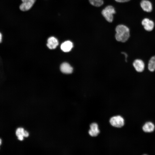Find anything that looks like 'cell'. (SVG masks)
Listing matches in <instances>:
<instances>
[{"label": "cell", "mask_w": 155, "mask_h": 155, "mask_svg": "<svg viewBox=\"0 0 155 155\" xmlns=\"http://www.w3.org/2000/svg\"><path fill=\"white\" fill-rule=\"evenodd\" d=\"M115 31V38L117 41L124 42L129 39L130 36V31L129 28L126 26L119 25L116 27Z\"/></svg>", "instance_id": "obj_1"}, {"label": "cell", "mask_w": 155, "mask_h": 155, "mask_svg": "<svg viewBox=\"0 0 155 155\" xmlns=\"http://www.w3.org/2000/svg\"><path fill=\"white\" fill-rule=\"evenodd\" d=\"M115 13L114 7L111 5L106 6L102 11V13L105 19L109 22L113 20V14Z\"/></svg>", "instance_id": "obj_2"}, {"label": "cell", "mask_w": 155, "mask_h": 155, "mask_svg": "<svg viewBox=\"0 0 155 155\" xmlns=\"http://www.w3.org/2000/svg\"><path fill=\"white\" fill-rule=\"evenodd\" d=\"M110 124L113 127L120 128L124 125V119L120 116H117L112 117L110 119Z\"/></svg>", "instance_id": "obj_3"}, {"label": "cell", "mask_w": 155, "mask_h": 155, "mask_svg": "<svg viewBox=\"0 0 155 155\" xmlns=\"http://www.w3.org/2000/svg\"><path fill=\"white\" fill-rule=\"evenodd\" d=\"M36 0H22V3L20 6V9L23 11L29 10L33 6Z\"/></svg>", "instance_id": "obj_4"}, {"label": "cell", "mask_w": 155, "mask_h": 155, "mask_svg": "<svg viewBox=\"0 0 155 155\" xmlns=\"http://www.w3.org/2000/svg\"><path fill=\"white\" fill-rule=\"evenodd\" d=\"M133 66L136 71L141 72L144 70L145 64L141 59H137L135 60L133 63Z\"/></svg>", "instance_id": "obj_5"}, {"label": "cell", "mask_w": 155, "mask_h": 155, "mask_svg": "<svg viewBox=\"0 0 155 155\" xmlns=\"http://www.w3.org/2000/svg\"><path fill=\"white\" fill-rule=\"evenodd\" d=\"M142 24L144 29L148 31L152 30L154 27V22L147 18H145L143 19L142 21Z\"/></svg>", "instance_id": "obj_6"}, {"label": "cell", "mask_w": 155, "mask_h": 155, "mask_svg": "<svg viewBox=\"0 0 155 155\" xmlns=\"http://www.w3.org/2000/svg\"><path fill=\"white\" fill-rule=\"evenodd\" d=\"M90 129L88 131L89 134L92 137H96L100 133L98 124L95 123H91L90 125Z\"/></svg>", "instance_id": "obj_7"}, {"label": "cell", "mask_w": 155, "mask_h": 155, "mask_svg": "<svg viewBox=\"0 0 155 155\" xmlns=\"http://www.w3.org/2000/svg\"><path fill=\"white\" fill-rule=\"evenodd\" d=\"M140 6L143 10L146 12H150L152 10V4L148 0H142L140 3Z\"/></svg>", "instance_id": "obj_8"}, {"label": "cell", "mask_w": 155, "mask_h": 155, "mask_svg": "<svg viewBox=\"0 0 155 155\" xmlns=\"http://www.w3.org/2000/svg\"><path fill=\"white\" fill-rule=\"evenodd\" d=\"M59 42L57 39L53 36H51L47 40V46L50 49H55L57 46Z\"/></svg>", "instance_id": "obj_9"}, {"label": "cell", "mask_w": 155, "mask_h": 155, "mask_svg": "<svg viewBox=\"0 0 155 155\" xmlns=\"http://www.w3.org/2000/svg\"><path fill=\"white\" fill-rule=\"evenodd\" d=\"M61 71L65 74H70L73 70L72 67L68 63L66 62L62 63L60 67Z\"/></svg>", "instance_id": "obj_10"}, {"label": "cell", "mask_w": 155, "mask_h": 155, "mask_svg": "<svg viewBox=\"0 0 155 155\" xmlns=\"http://www.w3.org/2000/svg\"><path fill=\"white\" fill-rule=\"evenodd\" d=\"M73 46V43L69 40H67L61 44V48L64 52H68L71 50Z\"/></svg>", "instance_id": "obj_11"}, {"label": "cell", "mask_w": 155, "mask_h": 155, "mask_svg": "<svg viewBox=\"0 0 155 155\" xmlns=\"http://www.w3.org/2000/svg\"><path fill=\"white\" fill-rule=\"evenodd\" d=\"M155 126L153 123L151 122L146 123L143 126L142 129L145 132H151L154 129Z\"/></svg>", "instance_id": "obj_12"}, {"label": "cell", "mask_w": 155, "mask_h": 155, "mask_svg": "<svg viewBox=\"0 0 155 155\" xmlns=\"http://www.w3.org/2000/svg\"><path fill=\"white\" fill-rule=\"evenodd\" d=\"M24 129L21 127H19L17 128L15 131V134L17 138V139L20 141L24 140Z\"/></svg>", "instance_id": "obj_13"}, {"label": "cell", "mask_w": 155, "mask_h": 155, "mask_svg": "<svg viewBox=\"0 0 155 155\" xmlns=\"http://www.w3.org/2000/svg\"><path fill=\"white\" fill-rule=\"evenodd\" d=\"M148 68L149 70L153 72L155 70V56H153L150 59L148 63Z\"/></svg>", "instance_id": "obj_14"}, {"label": "cell", "mask_w": 155, "mask_h": 155, "mask_svg": "<svg viewBox=\"0 0 155 155\" xmlns=\"http://www.w3.org/2000/svg\"><path fill=\"white\" fill-rule=\"evenodd\" d=\"M90 3L92 5L96 7H100L103 4V0H89Z\"/></svg>", "instance_id": "obj_15"}, {"label": "cell", "mask_w": 155, "mask_h": 155, "mask_svg": "<svg viewBox=\"0 0 155 155\" xmlns=\"http://www.w3.org/2000/svg\"><path fill=\"white\" fill-rule=\"evenodd\" d=\"M29 133L27 131L25 130L24 132V136L25 137H27L29 136Z\"/></svg>", "instance_id": "obj_16"}, {"label": "cell", "mask_w": 155, "mask_h": 155, "mask_svg": "<svg viewBox=\"0 0 155 155\" xmlns=\"http://www.w3.org/2000/svg\"><path fill=\"white\" fill-rule=\"evenodd\" d=\"M117 2L119 3H124L128 2L130 0H115Z\"/></svg>", "instance_id": "obj_17"}, {"label": "cell", "mask_w": 155, "mask_h": 155, "mask_svg": "<svg viewBox=\"0 0 155 155\" xmlns=\"http://www.w3.org/2000/svg\"><path fill=\"white\" fill-rule=\"evenodd\" d=\"M2 35L1 34L0 32V43H1L2 41Z\"/></svg>", "instance_id": "obj_18"}, {"label": "cell", "mask_w": 155, "mask_h": 155, "mask_svg": "<svg viewBox=\"0 0 155 155\" xmlns=\"http://www.w3.org/2000/svg\"><path fill=\"white\" fill-rule=\"evenodd\" d=\"M2 141L1 138H0V147L1 146L2 144Z\"/></svg>", "instance_id": "obj_19"}]
</instances>
